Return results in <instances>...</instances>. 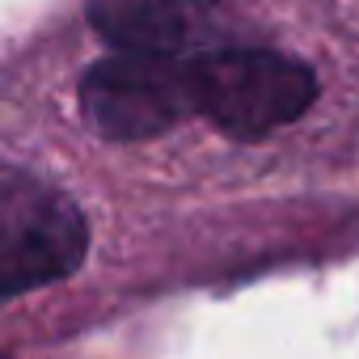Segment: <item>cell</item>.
<instances>
[{"label":"cell","mask_w":359,"mask_h":359,"mask_svg":"<svg viewBox=\"0 0 359 359\" xmlns=\"http://www.w3.org/2000/svg\"><path fill=\"white\" fill-rule=\"evenodd\" d=\"M195 114L229 140H262L300 118L317 97L309 64L266 47H216L191 55Z\"/></svg>","instance_id":"obj_1"},{"label":"cell","mask_w":359,"mask_h":359,"mask_svg":"<svg viewBox=\"0 0 359 359\" xmlns=\"http://www.w3.org/2000/svg\"><path fill=\"white\" fill-rule=\"evenodd\" d=\"M85 250L81 208L43 177L0 165V300L68 279Z\"/></svg>","instance_id":"obj_2"},{"label":"cell","mask_w":359,"mask_h":359,"mask_svg":"<svg viewBox=\"0 0 359 359\" xmlns=\"http://www.w3.org/2000/svg\"><path fill=\"white\" fill-rule=\"evenodd\" d=\"M81 114L106 140H152L195 114L191 55H110L81 76Z\"/></svg>","instance_id":"obj_3"},{"label":"cell","mask_w":359,"mask_h":359,"mask_svg":"<svg viewBox=\"0 0 359 359\" xmlns=\"http://www.w3.org/2000/svg\"><path fill=\"white\" fill-rule=\"evenodd\" d=\"M85 13L123 55H177L195 34L191 0H89Z\"/></svg>","instance_id":"obj_4"},{"label":"cell","mask_w":359,"mask_h":359,"mask_svg":"<svg viewBox=\"0 0 359 359\" xmlns=\"http://www.w3.org/2000/svg\"><path fill=\"white\" fill-rule=\"evenodd\" d=\"M0 359H5V355H0Z\"/></svg>","instance_id":"obj_5"}]
</instances>
